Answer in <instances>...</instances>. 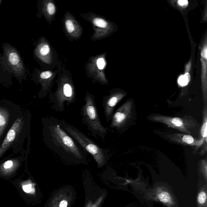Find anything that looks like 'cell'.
Segmentation results:
<instances>
[{"label": "cell", "instance_id": "6da1fadb", "mask_svg": "<svg viewBox=\"0 0 207 207\" xmlns=\"http://www.w3.org/2000/svg\"><path fill=\"white\" fill-rule=\"evenodd\" d=\"M59 121L49 116L42 118L43 142L63 160L79 162L85 161L84 152L73 138L60 127Z\"/></svg>", "mask_w": 207, "mask_h": 207}, {"label": "cell", "instance_id": "7a4b0ae2", "mask_svg": "<svg viewBox=\"0 0 207 207\" xmlns=\"http://www.w3.org/2000/svg\"><path fill=\"white\" fill-rule=\"evenodd\" d=\"M32 114L23 108L0 145V160L30 151Z\"/></svg>", "mask_w": 207, "mask_h": 207}, {"label": "cell", "instance_id": "3957f363", "mask_svg": "<svg viewBox=\"0 0 207 207\" xmlns=\"http://www.w3.org/2000/svg\"><path fill=\"white\" fill-rule=\"evenodd\" d=\"M60 127L69 134L81 147L90 154L99 166L105 163L109 158L108 149L100 147L81 131L64 120L59 121Z\"/></svg>", "mask_w": 207, "mask_h": 207}, {"label": "cell", "instance_id": "277c9868", "mask_svg": "<svg viewBox=\"0 0 207 207\" xmlns=\"http://www.w3.org/2000/svg\"><path fill=\"white\" fill-rule=\"evenodd\" d=\"M85 103L81 109L82 122L87 126L92 135L104 141L108 131L101 122L94 97L89 93L86 94Z\"/></svg>", "mask_w": 207, "mask_h": 207}, {"label": "cell", "instance_id": "5b68a950", "mask_svg": "<svg viewBox=\"0 0 207 207\" xmlns=\"http://www.w3.org/2000/svg\"><path fill=\"white\" fill-rule=\"evenodd\" d=\"M23 109L19 105L6 99H0V145Z\"/></svg>", "mask_w": 207, "mask_h": 207}, {"label": "cell", "instance_id": "8992f818", "mask_svg": "<svg viewBox=\"0 0 207 207\" xmlns=\"http://www.w3.org/2000/svg\"><path fill=\"white\" fill-rule=\"evenodd\" d=\"M122 97L120 93H115L105 97L103 100V107L105 117L107 122H109L113 115L114 107Z\"/></svg>", "mask_w": 207, "mask_h": 207}, {"label": "cell", "instance_id": "52a82bcc", "mask_svg": "<svg viewBox=\"0 0 207 207\" xmlns=\"http://www.w3.org/2000/svg\"><path fill=\"white\" fill-rule=\"evenodd\" d=\"M8 60L10 64L14 67H16L20 65V57L16 52H10L8 54Z\"/></svg>", "mask_w": 207, "mask_h": 207}, {"label": "cell", "instance_id": "ba28073f", "mask_svg": "<svg viewBox=\"0 0 207 207\" xmlns=\"http://www.w3.org/2000/svg\"><path fill=\"white\" fill-rule=\"evenodd\" d=\"M190 79V75L187 72L184 75H182L179 77L178 80V83L181 86H186L188 85Z\"/></svg>", "mask_w": 207, "mask_h": 207}, {"label": "cell", "instance_id": "9c48e42d", "mask_svg": "<svg viewBox=\"0 0 207 207\" xmlns=\"http://www.w3.org/2000/svg\"><path fill=\"white\" fill-rule=\"evenodd\" d=\"M158 198L160 201L163 203H168L171 199L170 194L166 192H162L160 193Z\"/></svg>", "mask_w": 207, "mask_h": 207}, {"label": "cell", "instance_id": "30bf717a", "mask_svg": "<svg viewBox=\"0 0 207 207\" xmlns=\"http://www.w3.org/2000/svg\"><path fill=\"white\" fill-rule=\"evenodd\" d=\"M94 25L100 28H104L107 26V22L101 18H95L93 21Z\"/></svg>", "mask_w": 207, "mask_h": 207}, {"label": "cell", "instance_id": "8fae6325", "mask_svg": "<svg viewBox=\"0 0 207 207\" xmlns=\"http://www.w3.org/2000/svg\"><path fill=\"white\" fill-rule=\"evenodd\" d=\"M207 199L206 193L204 191H202L198 194V203L200 204H203L205 202Z\"/></svg>", "mask_w": 207, "mask_h": 207}, {"label": "cell", "instance_id": "7c38bea8", "mask_svg": "<svg viewBox=\"0 0 207 207\" xmlns=\"http://www.w3.org/2000/svg\"><path fill=\"white\" fill-rule=\"evenodd\" d=\"M171 122L176 127H182L183 125V122L182 119L178 118H174L171 120Z\"/></svg>", "mask_w": 207, "mask_h": 207}, {"label": "cell", "instance_id": "4fadbf2b", "mask_svg": "<svg viewBox=\"0 0 207 207\" xmlns=\"http://www.w3.org/2000/svg\"><path fill=\"white\" fill-rule=\"evenodd\" d=\"M66 27L68 33H72L74 30V26L73 23L71 20L66 21Z\"/></svg>", "mask_w": 207, "mask_h": 207}, {"label": "cell", "instance_id": "5bb4252c", "mask_svg": "<svg viewBox=\"0 0 207 207\" xmlns=\"http://www.w3.org/2000/svg\"><path fill=\"white\" fill-rule=\"evenodd\" d=\"M23 188L24 191L26 193H32L33 191H34V189H33V185L31 184L27 183L23 185Z\"/></svg>", "mask_w": 207, "mask_h": 207}, {"label": "cell", "instance_id": "9a60e30c", "mask_svg": "<svg viewBox=\"0 0 207 207\" xmlns=\"http://www.w3.org/2000/svg\"><path fill=\"white\" fill-rule=\"evenodd\" d=\"M50 51V47L49 45H43L40 49V54L43 55H45L48 54Z\"/></svg>", "mask_w": 207, "mask_h": 207}, {"label": "cell", "instance_id": "2e32d148", "mask_svg": "<svg viewBox=\"0 0 207 207\" xmlns=\"http://www.w3.org/2000/svg\"><path fill=\"white\" fill-rule=\"evenodd\" d=\"M182 141L188 144H191L194 142V139L193 137L189 135H184L182 138Z\"/></svg>", "mask_w": 207, "mask_h": 207}, {"label": "cell", "instance_id": "e0dca14e", "mask_svg": "<svg viewBox=\"0 0 207 207\" xmlns=\"http://www.w3.org/2000/svg\"><path fill=\"white\" fill-rule=\"evenodd\" d=\"M97 65L99 69H103L105 66V61L103 58H100L97 61Z\"/></svg>", "mask_w": 207, "mask_h": 207}, {"label": "cell", "instance_id": "ac0fdd59", "mask_svg": "<svg viewBox=\"0 0 207 207\" xmlns=\"http://www.w3.org/2000/svg\"><path fill=\"white\" fill-rule=\"evenodd\" d=\"M47 11L49 14H54L55 12V8L54 5L52 3H49L47 5Z\"/></svg>", "mask_w": 207, "mask_h": 207}, {"label": "cell", "instance_id": "d6986e66", "mask_svg": "<svg viewBox=\"0 0 207 207\" xmlns=\"http://www.w3.org/2000/svg\"><path fill=\"white\" fill-rule=\"evenodd\" d=\"M207 121H205V122L204 123L202 126L201 133L202 136L204 138H206L207 134Z\"/></svg>", "mask_w": 207, "mask_h": 207}, {"label": "cell", "instance_id": "ffe728a7", "mask_svg": "<svg viewBox=\"0 0 207 207\" xmlns=\"http://www.w3.org/2000/svg\"><path fill=\"white\" fill-rule=\"evenodd\" d=\"M52 76V74L50 71H45L42 72L40 75V77L43 79H46L50 78Z\"/></svg>", "mask_w": 207, "mask_h": 207}, {"label": "cell", "instance_id": "44dd1931", "mask_svg": "<svg viewBox=\"0 0 207 207\" xmlns=\"http://www.w3.org/2000/svg\"><path fill=\"white\" fill-rule=\"evenodd\" d=\"M178 2L180 5L182 6L186 5L188 4V1L187 0H179Z\"/></svg>", "mask_w": 207, "mask_h": 207}, {"label": "cell", "instance_id": "7402d4cb", "mask_svg": "<svg viewBox=\"0 0 207 207\" xmlns=\"http://www.w3.org/2000/svg\"><path fill=\"white\" fill-rule=\"evenodd\" d=\"M68 205L67 202L65 200L62 201L60 203V207H67Z\"/></svg>", "mask_w": 207, "mask_h": 207}]
</instances>
